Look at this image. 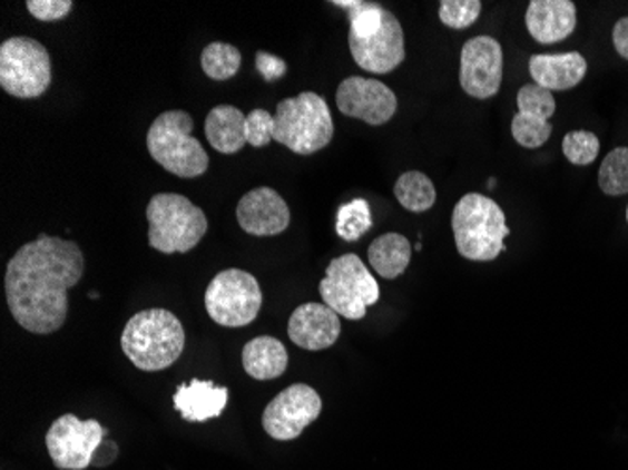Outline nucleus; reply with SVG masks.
I'll use <instances>...</instances> for the list:
<instances>
[{"label": "nucleus", "mask_w": 628, "mask_h": 470, "mask_svg": "<svg viewBox=\"0 0 628 470\" xmlns=\"http://www.w3.org/2000/svg\"><path fill=\"white\" fill-rule=\"evenodd\" d=\"M337 235L341 239L352 243L367 234L373 228V213L367 199H352L349 204L341 205L337 212Z\"/></svg>", "instance_id": "a878e982"}, {"label": "nucleus", "mask_w": 628, "mask_h": 470, "mask_svg": "<svg viewBox=\"0 0 628 470\" xmlns=\"http://www.w3.org/2000/svg\"><path fill=\"white\" fill-rule=\"evenodd\" d=\"M576 23L572 0H532L527 8V31L538 43L562 42L575 32Z\"/></svg>", "instance_id": "a211bd4d"}, {"label": "nucleus", "mask_w": 628, "mask_h": 470, "mask_svg": "<svg viewBox=\"0 0 628 470\" xmlns=\"http://www.w3.org/2000/svg\"><path fill=\"white\" fill-rule=\"evenodd\" d=\"M273 141L288 147L296 155H313L333 139L332 111L316 92H302L277 104Z\"/></svg>", "instance_id": "423d86ee"}, {"label": "nucleus", "mask_w": 628, "mask_h": 470, "mask_svg": "<svg viewBox=\"0 0 628 470\" xmlns=\"http://www.w3.org/2000/svg\"><path fill=\"white\" fill-rule=\"evenodd\" d=\"M322 302L346 320H362L373 307L381 288L357 254L332 260L321 283Z\"/></svg>", "instance_id": "0eeeda50"}, {"label": "nucleus", "mask_w": 628, "mask_h": 470, "mask_svg": "<svg viewBox=\"0 0 628 470\" xmlns=\"http://www.w3.org/2000/svg\"><path fill=\"white\" fill-rule=\"evenodd\" d=\"M553 92L537 84H527L518 92V114L512 119V136L521 147L538 149L550 139V119L556 114Z\"/></svg>", "instance_id": "2eb2a0df"}, {"label": "nucleus", "mask_w": 628, "mask_h": 470, "mask_svg": "<svg viewBox=\"0 0 628 470\" xmlns=\"http://www.w3.org/2000/svg\"><path fill=\"white\" fill-rule=\"evenodd\" d=\"M256 68L262 74V78L266 81H277L286 74V62L278 59L275 55L267 53V51H258L256 53Z\"/></svg>", "instance_id": "2f4dec72"}, {"label": "nucleus", "mask_w": 628, "mask_h": 470, "mask_svg": "<svg viewBox=\"0 0 628 470\" xmlns=\"http://www.w3.org/2000/svg\"><path fill=\"white\" fill-rule=\"evenodd\" d=\"M627 223H628V207H627Z\"/></svg>", "instance_id": "e433bc0d"}, {"label": "nucleus", "mask_w": 628, "mask_h": 470, "mask_svg": "<svg viewBox=\"0 0 628 470\" xmlns=\"http://www.w3.org/2000/svg\"><path fill=\"white\" fill-rule=\"evenodd\" d=\"M245 133H247V144L253 147H266L272 144L273 133H275V117L267 114L266 109H253L247 115V125H245Z\"/></svg>", "instance_id": "c756f323"}, {"label": "nucleus", "mask_w": 628, "mask_h": 470, "mask_svg": "<svg viewBox=\"0 0 628 470\" xmlns=\"http://www.w3.org/2000/svg\"><path fill=\"white\" fill-rule=\"evenodd\" d=\"M85 258L78 243L40 234L8 262L4 290L13 320L27 332H59L68 316V290L81 281Z\"/></svg>", "instance_id": "f257e3e1"}, {"label": "nucleus", "mask_w": 628, "mask_h": 470, "mask_svg": "<svg viewBox=\"0 0 628 470\" xmlns=\"http://www.w3.org/2000/svg\"><path fill=\"white\" fill-rule=\"evenodd\" d=\"M335 102L341 114L371 127L386 125L398 111V97L387 85L360 76L341 81Z\"/></svg>", "instance_id": "ddd939ff"}, {"label": "nucleus", "mask_w": 628, "mask_h": 470, "mask_svg": "<svg viewBox=\"0 0 628 470\" xmlns=\"http://www.w3.org/2000/svg\"><path fill=\"white\" fill-rule=\"evenodd\" d=\"M393 194L406 212H430L436 202L435 185L422 172H405L393 187Z\"/></svg>", "instance_id": "b1692460"}, {"label": "nucleus", "mask_w": 628, "mask_h": 470, "mask_svg": "<svg viewBox=\"0 0 628 470\" xmlns=\"http://www.w3.org/2000/svg\"><path fill=\"white\" fill-rule=\"evenodd\" d=\"M242 67V53L232 43L213 42L202 51V70L207 78L226 81L234 78Z\"/></svg>", "instance_id": "393cba45"}, {"label": "nucleus", "mask_w": 628, "mask_h": 470, "mask_svg": "<svg viewBox=\"0 0 628 470\" xmlns=\"http://www.w3.org/2000/svg\"><path fill=\"white\" fill-rule=\"evenodd\" d=\"M193 117L183 109L158 115L147 133V149L155 163L181 179H194L209 168L204 145L193 136Z\"/></svg>", "instance_id": "20e7f679"}, {"label": "nucleus", "mask_w": 628, "mask_h": 470, "mask_svg": "<svg viewBox=\"0 0 628 470\" xmlns=\"http://www.w3.org/2000/svg\"><path fill=\"white\" fill-rule=\"evenodd\" d=\"M611 38H614L617 53L621 55L625 61H628V18L617 21L614 32H611Z\"/></svg>", "instance_id": "72a5a7b5"}, {"label": "nucleus", "mask_w": 628, "mask_h": 470, "mask_svg": "<svg viewBox=\"0 0 628 470\" xmlns=\"http://www.w3.org/2000/svg\"><path fill=\"white\" fill-rule=\"evenodd\" d=\"M121 346L125 356L139 371H164L181 358L185 330L171 311L147 309L128 320L122 330Z\"/></svg>", "instance_id": "f03ea898"}, {"label": "nucleus", "mask_w": 628, "mask_h": 470, "mask_svg": "<svg viewBox=\"0 0 628 470\" xmlns=\"http://www.w3.org/2000/svg\"><path fill=\"white\" fill-rule=\"evenodd\" d=\"M369 262L381 277H401L411 264L412 245L405 235L384 234L369 247Z\"/></svg>", "instance_id": "5701e85b"}, {"label": "nucleus", "mask_w": 628, "mask_h": 470, "mask_svg": "<svg viewBox=\"0 0 628 470\" xmlns=\"http://www.w3.org/2000/svg\"><path fill=\"white\" fill-rule=\"evenodd\" d=\"M236 217L243 232L256 237L283 234L291 226L288 204L269 187L254 188L245 194L237 204Z\"/></svg>", "instance_id": "dca6fc26"}, {"label": "nucleus", "mask_w": 628, "mask_h": 470, "mask_svg": "<svg viewBox=\"0 0 628 470\" xmlns=\"http://www.w3.org/2000/svg\"><path fill=\"white\" fill-rule=\"evenodd\" d=\"M72 0H27V10L40 21H59L72 12Z\"/></svg>", "instance_id": "7c9ffc66"}, {"label": "nucleus", "mask_w": 628, "mask_h": 470, "mask_svg": "<svg viewBox=\"0 0 628 470\" xmlns=\"http://www.w3.org/2000/svg\"><path fill=\"white\" fill-rule=\"evenodd\" d=\"M504 55L495 38H471L461 49L460 84L469 97L485 100L501 91Z\"/></svg>", "instance_id": "f8f14e48"}, {"label": "nucleus", "mask_w": 628, "mask_h": 470, "mask_svg": "<svg viewBox=\"0 0 628 470\" xmlns=\"http://www.w3.org/2000/svg\"><path fill=\"white\" fill-rule=\"evenodd\" d=\"M108 429L97 420L81 422L73 414L57 418L46 434L49 458L59 470H85L104 442Z\"/></svg>", "instance_id": "9d476101"}, {"label": "nucleus", "mask_w": 628, "mask_h": 470, "mask_svg": "<svg viewBox=\"0 0 628 470\" xmlns=\"http://www.w3.org/2000/svg\"><path fill=\"white\" fill-rule=\"evenodd\" d=\"M321 412L322 399L316 390L307 384H292L267 404L262 425L272 439L286 442L297 439Z\"/></svg>", "instance_id": "9b49d317"}, {"label": "nucleus", "mask_w": 628, "mask_h": 470, "mask_svg": "<svg viewBox=\"0 0 628 470\" xmlns=\"http://www.w3.org/2000/svg\"><path fill=\"white\" fill-rule=\"evenodd\" d=\"M89 296H91L92 300H98V294H97V292H91V294H89Z\"/></svg>", "instance_id": "c9c22d12"}, {"label": "nucleus", "mask_w": 628, "mask_h": 470, "mask_svg": "<svg viewBox=\"0 0 628 470\" xmlns=\"http://www.w3.org/2000/svg\"><path fill=\"white\" fill-rule=\"evenodd\" d=\"M262 300L261 284L243 270H224L206 290L207 314L224 327L248 326L261 313Z\"/></svg>", "instance_id": "1a4fd4ad"}, {"label": "nucleus", "mask_w": 628, "mask_h": 470, "mask_svg": "<svg viewBox=\"0 0 628 470\" xmlns=\"http://www.w3.org/2000/svg\"><path fill=\"white\" fill-rule=\"evenodd\" d=\"M51 85V57L29 37L8 38L0 46V87L16 98H38Z\"/></svg>", "instance_id": "6e6552de"}, {"label": "nucleus", "mask_w": 628, "mask_h": 470, "mask_svg": "<svg viewBox=\"0 0 628 470\" xmlns=\"http://www.w3.org/2000/svg\"><path fill=\"white\" fill-rule=\"evenodd\" d=\"M247 115L236 106H217L206 117L207 141L223 155H236L247 145Z\"/></svg>", "instance_id": "412c9836"}, {"label": "nucleus", "mask_w": 628, "mask_h": 470, "mask_svg": "<svg viewBox=\"0 0 628 470\" xmlns=\"http://www.w3.org/2000/svg\"><path fill=\"white\" fill-rule=\"evenodd\" d=\"M245 373L254 380L278 379L288 368V352L278 339L262 335L245 344L242 354Z\"/></svg>", "instance_id": "4be33fe9"}, {"label": "nucleus", "mask_w": 628, "mask_h": 470, "mask_svg": "<svg viewBox=\"0 0 628 470\" xmlns=\"http://www.w3.org/2000/svg\"><path fill=\"white\" fill-rule=\"evenodd\" d=\"M352 59L365 72L390 74L405 61V35L398 18L386 10L381 31L373 37L349 38Z\"/></svg>", "instance_id": "4468645a"}, {"label": "nucleus", "mask_w": 628, "mask_h": 470, "mask_svg": "<svg viewBox=\"0 0 628 470\" xmlns=\"http://www.w3.org/2000/svg\"><path fill=\"white\" fill-rule=\"evenodd\" d=\"M452 229L458 253L471 262L495 260L510 235L501 205L478 193L465 194L453 207Z\"/></svg>", "instance_id": "7ed1b4c3"}, {"label": "nucleus", "mask_w": 628, "mask_h": 470, "mask_svg": "<svg viewBox=\"0 0 628 470\" xmlns=\"http://www.w3.org/2000/svg\"><path fill=\"white\" fill-rule=\"evenodd\" d=\"M488 185H490V187H488V188H495V185H497L495 179H490V182H488Z\"/></svg>", "instance_id": "f704fd0d"}, {"label": "nucleus", "mask_w": 628, "mask_h": 470, "mask_svg": "<svg viewBox=\"0 0 628 470\" xmlns=\"http://www.w3.org/2000/svg\"><path fill=\"white\" fill-rule=\"evenodd\" d=\"M228 403V388H218L212 380H190L177 388L174 407L183 420L207 422L223 414Z\"/></svg>", "instance_id": "aec40b11"}, {"label": "nucleus", "mask_w": 628, "mask_h": 470, "mask_svg": "<svg viewBox=\"0 0 628 470\" xmlns=\"http://www.w3.org/2000/svg\"><path fill=\"white\" fill-rule=\"evenodd\" d=\"M149 245L163 254H185L207 234L206 213L181 194L160 193L147 204Z\"/></svg>", "instance_id": "39448f33"}, {"label": "nucleus", "mask_w": 628, "mask_h": 470, "mask_svg": "<svg viewBox=\"0 0 628 470\" xmlns=\"http://www.w3.org/2000/svg\"><path fill=\"white\" fill-rule=\"evenodd\" d=\"M529 72L538 87L546 91H568L583 81L587 61L578 51L561 55H532Z\"/></svg>", "instance_id": "6ab92c4d"}, {"label": "nucleus", "mask_w": 628, "mask_h": 470, "mask_svg": "<svg viewBox=\"0 0 628 470\" xmlns=\"http://www.w3.org/2000/svg\"><path fill=\"white\" fill-rule=\"evenodd\" d=\"M119 456V448H117L114 440H104L102 444L97 448V452L92 456V467H109V464L117 461Z\"/></svg>", "instance_id": "473e14b6"}, {"label": "nucleus", "mask_w": 628, "mask_h": 470, "mask_svg": "<svg viewBox=\"0 0 628 470\" xmlns=\"http://www.w3.org/2000/svg\"><path fill=\"white\" fill-rule=\"evenodd\" d=\"M598 185L608 196L628 194V147H617L598 169Z\"/></svg>", "instance_id": "bb28decb"}, {"label": "nucleus", "mask_w": 628, "mask_h": 470, "mask_svg": "<svg viewBox=\"0 0 628 470\" xmlns=\"http://www.w3.org/2000/svg\"><path fill=\"white\" fill-rule=\"evenodd\" d=\"M292 343L308 352H321L341 337V319L324 303H303L288 320Z\"/></svg>", "instance_id": "f3484780"}, {"label": "nucleus", "mask_w": 628, "mask_h": 470, "mask_svg": "<svg viewBox=\"0 0 628 470\" xmlns=\"http://www.w3.org/2000/svg\"><path fill=\"white\" fill-rule=\"evenodd\" d=\"M598 151H600V144H598L597 134L589 133V130L568 133L562 139V153L568 158V163L576 164V166H589L595 163Z\"/></svg>", "instance_id": "cd10ccee"}, {"label": "nucleus", "mask_w": 628, "mask_h": 470, "mask_svg": "<svg viewBox=\"0 0 628 470\" xmlns=\"http://www.w3.org/2000/svg\"><path fill=\"white\" fill-rule=\"evenodd\" d=\"M480 13H482L480 0H442L441 8H439V18L442 23L455 31H463L467 27L474 25Z\"/></svg>", "instance_id": "c85d7f7f"}]
</instances>
